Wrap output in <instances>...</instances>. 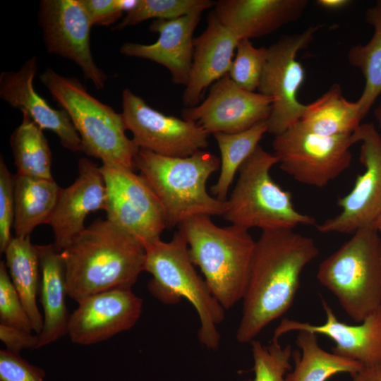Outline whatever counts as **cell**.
Masks as SVG:
<instances>
[{
	"instance_id": "obj_1",
	"label": "cell",
	"mask_w": 381,
	"mask_h": 381,
	"mask_svg": "<svg viewBox=\"0 0 381 381\" xmlns=\"http://www.w3.org/2000/svg\"><path fill=\"white\" fill-rule=\"evenodd\" d=\"M313 238L293 230L263 231L255 241L236 339L250 343L291 306L305 267L318 255Z\"/></svg>"
},
{
	"instance_id": "obj_2",
	"label": "cell",
	"mask_w": 381,
	"mask_h": 381,
	"mask_svg": "<svg viewBox=\"0 0 381 381\" xmlns=\"http://www.w3.org/2000/svg\"><path fill=\"white\" fill-rule=\"evenodd\" d=\"M61 256L67 294L79 303L100 292L131 288L144 271L145 248L109 220L97 219Z\"/></svg>"
},
{
	"instance_id": "obj_3",
	"label": "cell",
	"mask_w": 381,
	"mask_h": 381,
	"mask_svg": "<svg viewBox=\"0 0 381 381\" xmlns=\"http://www.w3.org/2000/svg\"><path fill=\"white\" fill-rule=\"evenodd\" d=\"M135 168L158 197L167 228L197 216H224L226 201L210 195L207 180L220 168V159L205 150L186 157L159 155L139 149Z\"/></svg>"
},
{
	"instance_id": "obj_4",
	"label": "cell",
	"mask_w": 381,
	"mask_h": 381,
	"mask_svg": "<svg viewBox=\"0 0 381 381\" xmlns=\"http://www.w3.org/2000/svg\"><path fill=\"white\" fill-rule=\"evenodd\" d=\"M178 227L193 263L221 306L227 310L242 300L255 244L248 230L219 226L209 216L189 218Z\"/></svg>"
},
{
	"instance_id": "obj_5",
	"label": "cell",
	"mask_w": 381,
	"mask_h": 381,
	"mask_svg": "<svg viewBox=\"0 0 381 381\" xmlns=\"http://www.w3.org/2000/svg\"><path fill=\"white\" fill-rule=\"evenodd\" d=\"M144 271L152 275L147 289L158 301L171 305L185 298L190 303L200 321V342L208 349H217L221 339L217 326L224 321L226 310L195 270L180 230L167 242L160 238L145 247Z\"/></svg>"
},
{
	"instance_id": "obj_6",
	"label": "cell",
	"mask_w": 381,
	"mask_h": 381,
	"mask_svg": "<svg viewBox=\"0 0 381 381\" xmlns=\"http://www.w3.org/2000/svg\"><path fill=\"white\" fill-rule=\"evenodd\" d=\"M40 79L68 114L81 139L83 152L100 159L102 164L134 171L139 148L126 136L121 114L92 97L78 78L47 68Z\"/></svg>"
},
{
	"instance_id": "obj_7",
	"label": "cell",
	"mask_w": 381,
	"mask_h": 381,
	"mask_svg": "<svg viewBox=\"0 0 381 381\" xmlns=\"http://www.w3.org/2000/svg\"><path fill=\"white\" fill-rule=\"evenodd\" d=\"M278 163L260 145L243 163L223 216L231 224L262 231L317 224L313 217L296 210L291 193L272 179L270 170Z\"/></svg>"
},
{
	"instance_id": "obj_8",
	"label": "cell",
	"mask_w": 381,
	"mask_h": 381,
	"mask_svg": "<svg viewBox=\"0 0 381 381\" xmlns=\"http://www.w3.org/2000/svg\"><path fill=\"white\" fill-rule=\"evenodd\" d=\"M361 228L320 265L317 278L346 314L361 322L381 306V238Z\"/></svg>"
},
{
	"instance_id": "obj_9",
	"label": "cell",
	"mask_w": 381,
	"mask_h": 381,
	"mask_svg": "<svg viewBox=\"0 0 381 381\" xmlns=\"http://www.w3.org/2000/svg\"><path fill=\"white\" fill-rule=\"evenodd\" d=\"M355 143L353 133L322 135L307 130L298 121L274 135L272 147L281 169L303 184L323 188L349 167L350 149Z\"/></svg>"
},
{
	"instance_id": "obj_10",
	"label": "cell",
	"mask_w": 381,
	"mask_h": 381,
	"mask_svg": "<svg viewBox=\"0 0 381 381\" xmlns=\"http://www.w3.org/2000/svg\"><path fill=\"white\" fill-rule=\"evenodd\" d=\"M320 28V25H314L299 33L284 35L267 47L258 90L272 99L268 133L279 135L301 120L306 104L299 102L297 93L306 75L297 54L310 44Z\"/></svg>"
},
{
	"instance_id": "obj_11",
	"label": "cell",
	"mask_w": 381,
	"mask_h": 381,
	"mask_svg": "<svg viewBox=\"0 0 381 381\" xmlns=\"http://www.w3.org/2000/svg\"><path fill=\"white\" fill-rule=\"evenodd\" d=\"M107 188V219L144 247L160 239L167 228L162 205L147 181L133 170L102 164Z\"/></svg>"
},
{
	"instance_id": "obj_12",
	"label": "cell",
	"mask_w": 381,
	"mask_h": 381,
	"mask_svg": "<svg viewBox=\"0 0 381 381\" xmlns=\"http://www.w3.org/2000/svg\"><path fill=\"white\" fill-rule=\"evenodd\" d=\"M122 116L133 141L141 150L171 157H186L205 149L210 134L198 123L164 114L126 88Z\"/></svg>"
},
{
	"instance_id": "obj_13",
	"label": "cell",
	"mask_w": 381,
	"mask_h": 381,
	"mask_svg": "<svg viewBox=\"0 0 381 381\" xmlns=\"http://www.w3.org/2000/svg\"><path fill=\"white\" fill-rule=\"evenodd\" d=\"M353 134L361 144L359 159L365 171L351 190L338 200L340 212L316 224L321 233L353 234L374 226L381 217V135L372 123L361 124Z\"/></svg>"
},
{
	"instance_id": "obj_14",
	"label": "cell",
	"mask_w": 381,
	"mask_h": 381,
	"mask_svg": "<svg viewBox=\"0 0 381 381\" xmlns=\"http://www.w3.org/2000/svg\"><path fill=\"white\" fill-rule=\"evenodd\" d=\"M37 16L47 51L73 61L85 80L97 90L104 88L108 75L94 61L90 41L92 25L81 0H42Z\"/></svg>"
},
{
	"instance_id": "obj_15",
	"label": "cell",
	"mask_w": 381,
	"mask_h": 381,
	"mask_svg": "<svg viewBox=\"0 0 381 381\" xmlns=\"http://www.w3.org/2000/svg\"><path fill=\"white\" fill-rule=\"evenodd\" d=\"M272 99L246 90L226 75L214 83L205 99L181 111L183 119L198 123L207 133H236L267 121Z\"/></svg>"
},
{
	"instance_id": "obj_16",
	"label": "cell",
	"mask_w": 381,
	"mask_h": 381,
	"mask_svg": "<svg viewBox=\"0 0 381 381\" xmlns=\"http://www.w3.org/2000/svg\"><path fill=\"white\" fill-rule=\"evenodd\" d=\"M70 315L68 335L79 345L105 341L132 328L143 310V300L131 288H118L85 298Z\"/></svg>"
},
{
	"instance_id": "obj_17",
	"label": "cell",
	"mask_w": 381,
	"mask_h": 381,
	"mask_svg": "<svg viewBox=\"0 0 381 381\" xmlns=\"http://www.w3.org/2000/svg\"><path fill=\"white\" fill-rule=\"evenodd\" d=\"M78 176L69 186L60 189L54 210L49 219L53 235V246L61 252L85 229L87 216L105 210L107 188L100 167L87 158H81Z\"/></svg>"
},
{
	"instance_id": "obj_18",
	"label": "cell",
	"mask_w": 381,
	"mask_h": 381,
	"mask_svg": "<svg viewBox=\"0 0 381 381\" xmlns=\"http://www.w3.org/2000/svg\"><path fill=\"white\" fill-rule=\"evenodd\" d=\"M326 319L313 325L284 318L274 332V339L292 331H308L330 338L335 344L332 352L359 363L363 367L381 365V306L360 325L339 320L328 303L322 300Z\"/></svg>"
},
{
	"instance_id": "obj_19",
	"label": "cell",
	"mask_w": 381,
	"mask_h": 381,
	"mask_svg": "<svg viewBox=\"0 0 381 381\" xmlns=\"http://www.w3.org/2000/svg\"><path fill=\"white\" fill-rule=\"evenodd\" d=\"M37 70V59L32 56L18 71L1 72V98L27 113L42 130L54 132L64 148L74 152H83L81 139L67 112L52 108L35 90L33 80Z\"/></svg>"
},
{
	"instance_id": "obj_20",
	"label": "cell",
	"mask_w": 381,
	"mask_h": 381,
	"mask_svg": "<svg viewBox=\"0 0 381 381\" xmlns=\"http://www.w3.org/2000/svg\"><path fill=\"white\" fill-rule=\"evenodd\" d=\"M203 11L174 19L154 20L149 29L159 35L153 44L127 42L120 52L127 56L147 59L169 70L174 84L188 83L193 56V33Z\"/></svg>"
},
{
	"instance_id": "obj_21",
	"label": "cell",
	"mask_w": 381,
	"mask_h": 381,
	"mask_svg": "<svg viewBox=\"0 0 381 381\" xmlns=\"http://www.w3.org/2000/svg\"><path fill=\"white\" fill-rule=\"evenodd\" d=\"M239 41L214 11L209 13L206 28L193 40V61L182 97L185 107L199 104L207 88L228 74Z\"/></svg>"
},
{
	"instance_id": "obj_22",
	"label": "cell",
	"mask_w": 381,
	"mask_h": 381,
	"mask_svg": "<svg viewBox=\"0 0 381 381\" xmlns=\"http://www.w3.org/2000/svg\"><path fill=\"white\" fill-rule=\"evenodd\" d=\"M307 0H219L214 12L240 40L260 37L298 20Z\"/></svg>"
},
{
	"instance_id": "obj_23",
	"label": "cell",
	"mask_w": 381,
	"mask_h": 381,
	"mask_svg": "<svg viewBox=\"0 0 381 381\" xmlns=\"http://www.w3.org/2000/svg\"><path fill=\"white\" fill-rule=\"evenodd\" d=\"M42 274L40 301L43 308V327L39 335L37 349L45 346L68 334L70 315L64 262L53 244L36 246Z\"/></svg>"
},
{
	"instance_id": "obj_24",
	"label": "cell",
	"mask_w": 381,
	"mask_h": 381,
	"mask_svg": "<svg viewBox=\"0 0 381 381\" xmlns=\"http://www.w3.org/2000/svg\"><path fill=\"white\" fill-rule=\"evenodd\" d=\"M60 189L54 179L13 175L15 237L30 236L36 226L48 224Z\"/></svg>"
},
{
	"instance_id": "obj_25",
	"label": "cell",
	"mask_w": 381,
	"mask_h": 381,
	"mask_svg": "<svg viewBox=\"0 0 381 381\" xmlns=\"http://www.w3.org/2000/svg\"><path fill=\"white\" fill-rule=\"evenodd\" d=\"M363 117L356 102L347 100L339 84L332 85L319 98L306 104L299 122L307 130L325 136L352 134Z\"/></svg>"
},
{
	"instance_id": "obj_26",
	"label": "cell",
	"mask_w": 381,
	"mask_h": 381,
	"mask_svg": "<svg viewBox=\"0 0 381 381\" xmlns=\"http://www.w3.org/2000/svg\"><path fill=\"white\" fill-rule=\"evenodd\" d=\"M6 265L30 319L33 331L39 334L43 327V316L37 305L40 270L37 246L25 238L13 237L5 252Z\"/></svg>"
},
{
	"instance_id": "obj_27",
	"label": "cell",
	"mask_w": 381,
	"mask_h": 381,
	"mask_svg": "<svg viewBox=\"0 0 381 381\" xmlns=\"http://www.w3.org/2000/svg\"><path fill=\"white\" fill-rule=\"evenodd\" d=\"M298 332L296 344L301 353L296 351L293 354L294 368L286 375L285 381H327L339 373L353 376L362 368L356 361L322 349L315 334Z\"/></svg>"
},
{
	"instance_id": "obj_28",
	"label": "cell",
	"mask_w": 381,
	"mask_h": 381,
	"mask_svg": "<svg viewBox=\"0 0 381 381\" xmlns=\"http://www.w3.org/2000/svg\"><path fill=\"white\" fill-rule=\"evenodd\" d=\"M365 16L373 28V35L366 44L351 47L347 54L348 61L365 78L363 91L357 100L363 119L381 94V0L369 7Z\"/></svg>"
},
{
	"instance_id": "obj_29",
	"label": "cell",
	"mask_w": 381,
	"mask_h": 381,
	"mask_svg": "<svg viewBox=\"0 0 381 381\" xmlns=\"http://www.w3.org/2000/svg\"><path fill=\"white\" fill-rule=\"evenodd\" d=\"M266 133L267 123L265 121L242 132L213 134L221 155L219 175L216 183L211 187L213 197L222 201L226 200L236 173Z\"/></svg>"
},
{
	"instance_id": "obj_30",
	"label": "cell",
	"mask_w": 381,
	"mask_h": 381,
	"mask_svg": "<svg viewBox=\"0 0 381 381\" xmlns=\"http://www.w3.org/2000/svg\"><path fill=\"white\" fill-rule=\"evenodd\" d=\"M10 138L17 174L52 179V152L43 130L25 111Z\"/></svg>"
},
{
	"instance_id": "obj_31",
	"label": "cell",
	"mask_w": 381,
	"mask_h": 381,
	"mask_svg": "<svg viewBox=\"0 0 381 381\" xmlns=\"http://www.w3.org/2000/svg\"><path fill=\"white\" fill-rule=\"evenodd\" d=\"M211 0H138L135 6L126 13L113 30H121L151 18L174 19L214 6Z\"/></svg>"
},
{
	"instance_id": "obj_32",
	"label": "cell",
	"mask_w": 381,
	"mask_h": 381,
	"mask_svg": "<svg viewBox=\"0 0 381 381\" xmlns=\"http://www.w3.org/2000/svg\"><path fill=\"white\" fill-rule=\"evenodd\" d=\"M253 358L254 377L244 381H285L286 372L291 370L290 359L293 351L290 344L282 346L272 338L268 346L254 339L250 342Z\"/></svg>"
},
{
	"instance_id": "obj_33",
	"label": "cell",
	"mask_w": 381,
	"mask_h": 381,
	"mask_svg": "<svg viewBox=\"0 0 381 381\" xmlns=\"http://www.w3.org/2000/svg\"><path fill=\"white\" fill-rule=\"evenodd\" d=\"M267 54V47H255L250 40H241L229 76L240 87L255 92L260 83Z\"/></svg>"
},
{
	"instance_id": "obj_34",
	"label": "cell",
	"mask_w": 381,
	"mask_h": 381,
	"mask_svg": "<svg viewBox=\"0 0 381 381\" xmlns=\"http://www.w3.org/2000/svg\"><path fill=\"white\" fill-rule=\"evenodd\" d=\"M0 323L28 332L33 331L30 319L4 261L0 262Z\"/></svg>"
},
{
	"instance_id": "obj_35",
	"label": "cell",
	"mask_w": 381,
	"mask_h": 381,
	"mask_svg": "<svg viewBox=\"0 0 381 381\" xmlns=\"http://www.w3.org/2000/svg\"><path fill=\"white\" fill-rule=\"evenodd\" d=\"M13 175L0 158V250L4 253L11 239L14 219Z\"/></svg>"
},
{
	"instance_id": "obj_36",
	"label": "cell",
	"mask_w": 381,
	"mask_h": 381,
	"mask_svg": "<svg viewBox=\"0 0 381 381\" xmlns=\"http://www.w3.org/2000/svg\"><path fill=\"white\" fill-rule=\"evenodd\" d=\"M45 372L20 354L0 351V381H44Z\"/></svg>"
},
{
	"instance_id": "obj_37",
	"label": "cell",
	"mask_w": 381,
	"mask_h": 381,
	"mask_svg": "<svg viewBox=\"0 0 381 381\" xmlns=\"http://www.w3.org/2000/svg\"><path fill=\"white\" fill-rule=\"evenodd\" d=\"M94 25L108 26L119 19L123 13L131 11L138 0H81Z\"/></svg>"
},
{
	"instance_id": "obj_38",
	"label": "cell",
	"mask_w": 381,
	"mask_h": 381,
	"mask_svg": "<svg viewBox=\"0 0 381 381\" xmlns=\"http://www.w3.org/2000/svg\"><path fill=\"white\" fill-rule=\"evenodd\" d=\"M0 339L6 350L20 354L24 349H37L39 335L0 323Z\"/></svg>"
},
{
	"instance_id": "obj_39",
	"label": "cell",
	"mask_w": 381,
	"mask_h": 381,
	"mask_svg": "<svg viewBox=\"0 0 381 381\" xmlns=\"http://www.w3.org/2000/svg\"><path fill=\"white\" fill-rule=\"evenodd\" d=\"M352 377V381H381V365L362 367Z\"/></svg>"
},
{
	"instance_id": "obj_40",
	"label": "cell",
	"mask_w": 381,
	"mask_h": 381,
	"mask_svg": "<svg viewBox=\"0 0 381 381\" xmlns=\"http://www.w3.org/2000/svg\"><path fill=\"white\" fill-rule=\"evenodd\" d=\"M351 1L349 0H318L316 4L320 8L331 10L337 11L346 7Z\"/></svg>"
},
{
	"instance_id": "obj_41",
	"label": "cell",
	"mask_w": 381,
	"mask_h": 381,
	"mask_svg": "<svg viewBox=\"0 0 381 381\" xmlns=\"http://www.w3.org/2000/svg\"><path fill=\"white\" fill-rule=\"evenodd\" d=\"M374 116L378 124L379 128L381 129V101L378 105L374 109Z\"/></svg>"
},
{
	"instance_id": "obj_42",
	"label": "cell",
	"mask_w": 381,
	"mask_h": 381,
	"mask_svg": "<svg viewBox=\"0 0 381 381\" xmlns=\"http://www.w3.org/2000/svg\"><path fill=\"white\" fill-rule=\"evenodd\" d=\"M374 226L377 229L379 232H381V217L375 222Z\"/></svg>"
}]
</instances>
